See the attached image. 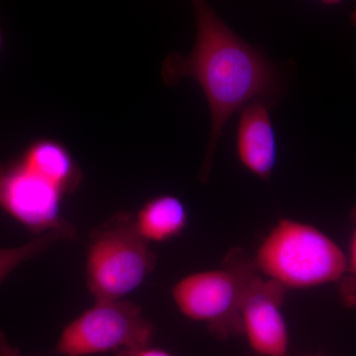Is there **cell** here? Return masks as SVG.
Wrapping results in <instances>:
<instances>
[{
  "mask_svg": "<svg viewBox=\"0 0 356 356\" xmlns=\"http://www.w3.org/2000/svg\"><path fill=\"white\" fill-rule=\"evenodd\" d=\"M196 17V41L189 55L170 54L161 67L168 86L185 79L195 81L209 105L211 131L199 179L209 181L213 158L229 119L254 100L277 102V72L266 56L225 24L207 0H191Z\"/></svg>",
  "mask_w": 356,
  "mask_h": 356,
  "instance_id": "cell-1",
  "label": "cell"
},
{
  "mask_svg": "<svg viewBox=\"0 0 356 356\" xmlns=\"http://www.w3.org/2000/svg\"><path fill=\"white\" fill-rule=\"evenodd\" d=\"M254 262L259 273L285 289H308L339 282L346 254L321 229L284 218L264 238Z\"/></svg>",
  "mask_w": 356,
  "mask_h": 356,
  "instance_id": "cell-2",
  "label": "cell"
},
{
  "mask_svg": "<svg viewBox=\"0 0 356 356\" xmlns=\"http://www.w3.org/2000/svg\"><path fill=\"white\" fill-rule=\"evenodd\" d=\"M156 266V252L140 236L132 212L116 213L89 235L86 280L95 300L125 298Z\"/></svg>",
  "mask_w": 356,
  "mask_h": 356,
  "instance_id": "cell-3",
  "label": "cell"
},
{
  "mask_svg": "<svg viewBox=\"0 0 356 356\" xmlns=\"http://www.w3.org/2000/svg\"><path fill=\"white\" fill-rule=\"evenodd\" d=\"M257 270L254 259L233 248L221 268L185 276L173 285L170 294L182 315L207 324L213 336L220 339L240 336L243 293Z\"/></svg>",
  "mask_w": 356,
  "mask_h": 356,
  "instance_id": "cell-4",
  "label": "cell"
},
{
  "mask_svg": "<svg viewBox=\"0 0 356 356\" xmlns=\"http://www.w3.org/2000/svg\"><path fill=\"white\" fill-rule=\"evenodd\" d=\"M95 301L65 325L54 355L90 356L151 346L154 325L139 305L125 299Z\"/></svg>",
  "mask_w": 356,
  "mask_h": 356,
  "instance_id": "cell-5",
  "label": "cell"
},
{
  "mask_svg": "<svg viewBox=\"0 0 356 356\" xmlns=\"http://www.w3.org/2000/svg\"><path fill=\"white\" fill-rule=\"evenodd\" d=\"M65 194L34 172L19 156L0 163V208L30 233L43 235L54 229L76 232L62 215Z\"/></svg>",
  "mask_w": 356,
  "mask_h": 356,
  "instance_id": "cell-6",
  "label": "cell"
},
{
  "mask_svg": "<svg viewBox=\"0 0 356 356\" xmlns=\"http://www.w3.org/2000/svg\"><path fill=\"white\" fill-rule=\"evenodd\" d=\"M286 289L255 271L245 286L241 305L242 334L255 355L287 356L289 331L283 315Z\"/></svg>",
  "mask_w": 356,
  "mask_h": 356,
  "instance_id": "cell-7",
  "label": "cell"
},
{
  "mask_svg": "<svg viewBox=\"0 0 356 356\" xmlns=\"http://www.w3.org/2000/svg\"><path fill=\"white\" fill-rule=\"evenodd\" d=\"M273 105L257 99L241 111L236 130V154L241 163L255 177L267 180L277 161V143L269 115Z\"/></svg>",
  "mask_w": 356,
  "mask_h": 356,
  "instance_id": "cell-8",
  "label": "cell"
},
{
  "mask_svg": "<svg viewBox=\"0 0 356 356\" xmlns=\"http://www.w3.org/2000/svg\"><path fill=\"white\" fill-rule=\"evenodd\" d=\"M28 168L48 179L65 195L83 184L81 168L67 147L57 140L43 138L32 142L19 156Z\"/></svg>",
  "mask_w": 356,
  "mask_h": 356,
  "instance_id": "cell-9",
  "label": "cell"
},
{
  "mask_svg": "<svg viewBox=\"0 0 356 356\" xmlns=\"http://www.w3.org/2000/svg\"><path fill=\"white\" fill-rule=\"evenodd\" d=\"M136 227L147 242L165 243L181 236L188 212L181 199L163 194L149 199L135 215Z\"/></svg>",
  "mask_w": 356,
  "mask_h": 356,
  "instance_id": "cell-10",
  "label": "cell"
},
{
  "mask_svg": "<svg viewBox=\"0 0 356 356\" xmlns=\"http://www.w3.org/2000/svg\"><path fill=\"white\" fill-rule=\"evenodd\" d=\"M76 236V232L54 229L20 247L0 248V282L6 280L14 269L44 254L51 245L60 241L72 240Z\"/></svg>",
  "mask_w": 356,
  "mask_h": 356,
  "instance_id": "cell-11",
  "label": "cell"
},
{
  "mask_svg": "<svg viewBox=\"0 0 356 356\" xmlns=\"http://www.w3.org/2000/svg\"><path fill=\"white\" fill-rule=\"evenodd\" d=\"M353 229L350 250L346 255V267L343 277L339 281V295L341 303L348 308H356V206L351 213Z\"/></svg>",
  "mask_w": 356,
  "mask_h": 356,
  "instance_id": "cell-12",
  "label": "cell"
},
{
  "mask_svg": "<svg viewBox=\"0 0 356 356\" xmlns=\"http://www.w3.org/2000/svg\"><path fill=\"white\" fill-rule=\"evenodd\" d=\"M115 356H175L161 348H152L151 346H143V348H129L117 351Z\"/></svg>",
  "mask_w": 356,
  "mask_h": 356,
  "instance_id": "cell-13",
  "label": "cell"
},
{
  "mask_svg": "<svg viewBox=\"0 0 356 356\" xmlns=\"http://www.w3.org/2000/svg\"><path fill=\"white\" fill-rule=\"evenodd\" d=\"M0 356H24L21 355L17 348L9 343L2 330H0Z\"/></svg>",
  "mask_w": 356,
  "mask_h": 356,
  "instance_id": "cell-14",
  "label": "cell"
},
{
  "mask_svg": "<svg viewBox=\"0 0 356 356\" xmlns=\"http://www.w3.org/2000/svg\"><path fill=\"white\" fill-rule=\"evenodd\" d=\"M322 3L327 4V6H334V4L341 3L343 0H318Z\"/></svg>",
  "mask_w": 356,
  "mask_h": 356,
  "instance_id": "cell-15",
  "label": "cell"
},
{
  "mask_svg": "<svg viewBox=\"0 0 356 356\" xmlns=\"http://www.w3.org/2000/svg\"><path fill=\"white\" fill-rule=\"evenodd\" d=\"M351 20H353V24L356 26V8L353 10V14H351Z\"/></svg>",
  "mask_w": 356,
  "mask_h": 356,
  "instance_id": "cell-16",
  "label": "cell"
},
{
  "mask_svg": "<svg viewBox=\"0 0 356 356\" xmlns=\"http://www.w3.org/2000/svg\"><path fill=\"white\" fill-rule=\"evenodd\" d=\"M2 48V34L1 32H0V50H1Z\"/></svg>",
  "mask_w": 356,
  "mask_h": 356,
  "instance_id": "cell-17",
  "label": "cell"
},
{
  "mask_svg": "<svg viewBox=\"0 0 356 356\" xmlns=\"http://www.w3.org/2000/svg\"><path fill=\"white\" fill-rule=\"evenodd\" d=\"M304 356H318V355H304Z\"/></svg>",
  "mask_w": 356,
  "mask_h": 356,
  "instance_id": "cell-18",
  "label": "cell"
},
{
  "mask_svg": "<svg viewBox=\"0 0 356 356\" xmlns=\"http://www.w3.org/2000/svg\"><path fill=\"white\" fill-rule=\"evenodd\" d=\"M247 356H248V355H247Z\"/></svg>",
  "mask_w": 356,
  "mask_h": 356,
  "instance_id": "cell-19",
  "label": "cell"
}]
</instances>
